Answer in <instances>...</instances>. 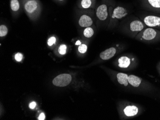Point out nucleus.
Masks as SVG:
<instances>
[{"label":"nucleus","instance_id":"f257e3e1","mask_svg":"<svg viewBox=\"0 0 160 120\" xmlns=\"http://www.w3.org/2000/svg\"><path fill=\"white\" fill-rule=\"evenodd\" d=\"M23 8L30 18L35 19L41 12V4L39 0H23Z\"/></svg>","mask_w":160,"mask_h":120},{"label":"nucleus","instance_id":"f03ea898","mask_svg":"<svg viewBox=\"0 0 160 120\" xmlns=\"http://www.w3.org/2000/svg\"><path fill=\"white\" fill-rule=\"evenodd\" d=\"M114 4L113 0H102L96 8V14L98 18L102 21L107 20L109 11L113 9L112 5Z\"/></svg>","mask_w":160,"mask_h":120},{"label":"nucleus","instance_id":"7ed1b4c3","mask_svg":"<svg viewBox=\"0 0 160 120\" xmlns=\"http://www.w3.org/2000/svg\"><path fill=\"white\" fill-rule=\"evenodd\" d=\"M136 38L143 42H152L160 39V32L152 28H147L140 32Z\"/></svg>","mask_w":160,"mask_h":120},{"label":"nucleus","instance_id":"20e7f679","mask_svg":"<svg viewBox=\"0 0 160 120\" xmlns=\"http://www.w3.org/2000/svg\"><path fill=\"white\" fill-rule=\"evenodd\" d=\"M72 79V76L70 74H62L55 78L53 80V84L56 86H66L71 83Z\"/></svg>","mask_w":160,"mask_h":120},{"label":"nucleus","instance_id":"39448f33","mask_svg":"<svg viewBox=\"0 0 160 120\" xmlns=\"http://www.w3.org/2000/svg\"><path fill=\"white\" fill-rule=\"evenodd\" d=\"M128 11L125 8L122 6L116 7L112 11L111 18L114 20H119L123 18L128 15Z\"/></svg>","mask_w":160,"mask_h":120},{"label":"nucleus","instance_id":"423d86ee","mask_svg":"<svg viewBox=\"0 0 160 120\" xmlns=\"http://www.w3.org/2000/svg\"><path fill=\"white\" fill-rule=\"evenodd\" d=\"M144 24L151 27H160V17L155 16H148L143 19Z\"/></svg>","mask_w":160,"mask_h":120},{"label":"nucleus","instance_id":"0eeeda50","mask_svg":"<svg viewBox=\"0 0 160 120\" xmlns=\"http://www.w3.org/2000/svg\"><path fill=\"white\" fill-rule=\"evenodd\" d=\"M96 4V0H78L77 4L78 8L82 10L93 9Z\"/></svg>","mask_w":160,"mask_h":120},{"label":"nucleus","instance_id":"6e6552de","mask_svg":"<svg viewBox=\"0 0 160 120\" xmlns=\"http://www.w3.org/2000/svg\"><path fill=\"white\" fill-rule=\"evenodd\" d=\"M142 4L147 8L160 10V0H142Z\"/></svg>","mask_w":160,"mask_h":120},{"label":"nucleus","instance_id":"1a4fd4ad","mask_svg":"<svg viewBox=\"0 0 160 120\" xmlns=\"http://www.w3.org/2000/svg\"><path fill=\"white\" fill-rule=\"evenodd\" d=\"M78 23L82 27H88L91 26L93 24V20L90 16L87 14H83L80 17Z\"/></svg>","mask_w":160,"mask_h":120},{"label":"nucleus","instance_id":"9d476101","mask_svg":"<svg viewBox=\"0 0 160 120\" xmlns=\"http://www.w3.org/2000/svg\"><path fill=\"white\" fill-rule=\"evenodd\" d=\"M144 29V26L143 23L138 20L133 21L129 25V29L134 33H140Z\"/></svg>","mask_w":160,"mask_h":120},{"label":"nucleus","instance_id":"9b49d317","mask_svg":"<svg viewBox=\"0 0 160 120\" xmlns=\"http://www.w3.org/2000/svg\"><path fill=\"white\" fill-rule=\"evenodd\" d=\"M116 53H117L116 48L114 47H111L106 49L104 51L102 52L100 54V57L102 60H107L113 58Z\"/></svg>","mask_w":160,"mask_h":120},{"label":"nucleus","instance_id":"f8f14e48","mask_svg":"<svg viewBox=\"0 0 160 120\" xmlns=\"http://www.w3.org/2000/svg\"><path fill=\"white\" fill-rule=\"evenodd\" d=\"M10 6L12 12H18L23 7V0H10Z\"/></svg>","mask_w":160,"mask_h":120},{"label":"nucleus","instance_id":"ddd939ff","mask_svg":"<svg viewBox=\"0 0 160 120\" xmlns=\"http://www.w3.org/2000/svg\"><path fill=\"white\" fill-rule=\"evenodd\" d=\"M139 109L134 105L128 106L124 110V113L127 116L132 117L138 114Z\"/></svg>","mask_w":160,"mask_h":120},{"label":"nucleus","instance_id":"4468645a","mask_svg":"<svg viewBox=\"0 0 160 120\" xmlns=\"http://www.w3.org/2000/svg\"><path fill=\"white\" fill-rule=\"evenodd\" d=\"M128 82L130 85L134 87H138L140 86L142 82V79L138 77L133 75H131L128 76Z\"/></svg>","mask_w":160,"mask_h":120},{"label":"nucleus","instance_id":"2eb2a0df","mask_svg":"<svg viewBox=\"0 0 160 120\" xmlns=\"http://www.w3.org/2000/svg\"><path fill=\"white\" fill-rule=\"evenodd\" d=\"M118 67L121 68H127L130 64V59L128 56H122L118 60Z\"/></svg>","mask_w":160,"mask_h":120},{"label":"nucleus","instance_id":"dca6fc26","mask_svg":"<svg viewBox=\"0 0 160 120\" xmlns=\"http://www.w3.org/2000/svg\"><path fill=\"white\" fill-rule=\"evenodd\" d=\"M118 81L119 84L127 86L128 85V75L125 73H118L117 74Z\"/></svg>","mask_w":160,"mask_h":120},{"label":"nucleus","instance_id":"f3484780","mask_svg":"<svg viewBox=\"0 0 160 120\" xmlns=\"http://www.w3.org/2000/svg\"><path fill=\"white\" fill-rule=\"evenodd\" d=\"M94 30L91 27H88L85 28L83 30V36L86 38H89L92 37L94 34Z\"/></svg>","mask_w":160,"mask_h":120},{"label":"nucleus","instance_id":"a211bd4d","mask_svg":"<svg viewBox=\"0 0 160 120\" xmlns=\"http://www.w3.org/2000/svg\"><path fill=\"white\" fill-rule=\"evenodd\" d=\"M8 33V28L5 25H1L0 26V36L3 37L7 35Z\"/></svg>","mask_w":160,"mask_h":120},{"label":"nucleus","instance_id":"6ab92c4d","mask_svg":"<svg viewBox=\"0 0 160 120\" xmlns=\"http://www.w3.org/2000/svg\"><path fill=\"white\" fill-rule=\"evenodd\" d=\"M87 46L85 44H81L78 46V51L81 54H84L87 50Z\"/></svg>","mask_w":160,"mask_h":120},{"label":"nucleus","instance_id":"aec40b11","mask_svg":"<svg viewBox=\"0 0 160 120\" xmlns=\"http://www.w3.org/2000/svg\"><path fill=\"white\" fill-rule=\"evenodd\" d=\"M66 50H67V46L65 45H61L59 47L58 49V51L59 53L61 55H64L66 54Z\"/></svg>","mask_w":160,"mask_h":120},{"label":"nucleus","instance_id":"412c9836","mask_svg":"<svg viewBox=\"0 0 160 120\" xmlns=\"http://www.w3.org/2000/svg\"><path fill=\"white\" fill-rule=\"evenodd\" d=\"M56 41V38L54 36H52L48 39V44L49 46H52L54 44Z\"/></svg>","mask_w":160,"mask_h":120},{"label":"nucleus","instance_id":"4be33fe9","mask_svg":"<svg viewBox=\"0 0 160 120\" xmlns=\"http://www.w3.org/2000/svg\"><path fill=\"white\" fill-rule=\"evenodd\" d=\"M23 59V54L20 53H18L15 55V60L17 61L20 62Z\"/></svg>","mask_w":160,"mask_h":120},{"label":"nucleus","instance_id":"5701e85b","mask_svg":"<svg viewBox=\"0 0 160 120\" xmlns=\"http://www.w3.org/2000/svg\"><path fill=\"white\" fill-rule=\"evenodd\" d=\"M36 103L35 102H32L29 104V107L31 109H34L36 107Z\"/></svg>","mask_w":160,"mask_h":120},{"label":"nucleus","instance_id":"b1692460","mask_svg":"<svg viewBox=\"0 0 160 120\" xmlns=\"http://www.w3.org/2000/svg\"><path fill=\"white\" fill-rule=\"evenodd\" d=\"M45 118V115L44 113H41V114L39 115L38 117V120H44Z\"/></svg>","mask_w":160,"mask_h":120},{"label":"nucleus","instance_id":"393cba45","mask_svg":"<svg viewBox=\"0 0 160 120\" xmlns=\"http://www.w3.org/2000/svg\"><path fill=\"white\" fill-rule=\"evenodd\" d=\"M53 1L57 2V3H60V4H62V3H64V2H65V1L66 0H53Z\"/></svg>","mask_w":160,"mask_h":120},{"label":"nucleus","instance_id":"a878e982","mask_svg":"<svg viewBox=\"0 0 160 120\" xmlns=\"http://www.w3.org/2000/svg\"><path fill=\"white\" fill-rule=\"evenodd\" d=\"M81 44V43L80 41H77L75 44H76V45H79Z\"/></svg>","mask_w":160,"mask_h":120}]
</instances>
